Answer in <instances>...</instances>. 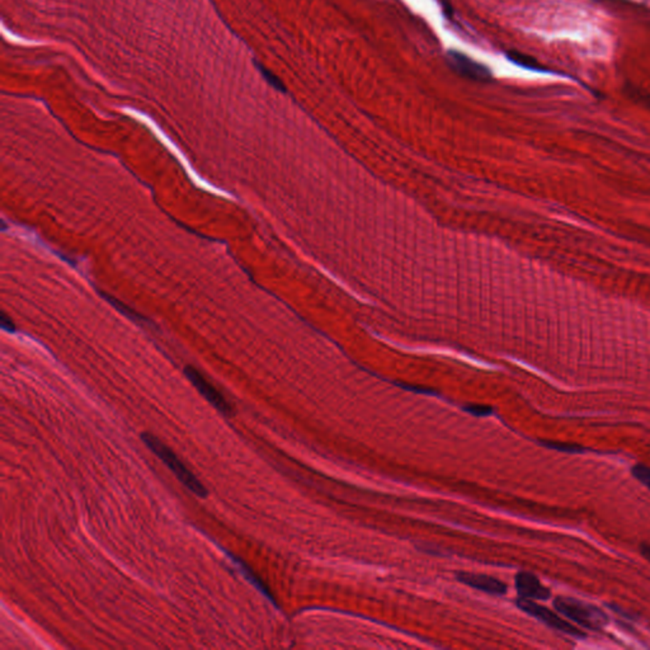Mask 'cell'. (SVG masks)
Wrapping results in <instances>:
<instances>
[{"instance_id": "cell-1", "label": "cell", "mask_w": 650, "mask_h": 650, "mask_svg": "<svg viewBox=\"0 0 650 650\" xmlns=\"http://www.w3.org/2000/svg\"><path fill=\"white\" fill-rule=\"evenodd\" d=\"M141 440L144 441L145 445L150 448L151 451L157 455L158 458L162 460L164 464L168 466L169 470L177 476V479L184 485V487L192 492L194 495L199 498H206L207 497V489L202 483L199 482L197 476L193 474L191 470L187 468V465L182 461L181 458L177 456L170 447L165 445L164 442L159 440L155 434H148L144 432L141 434Z\"/></svg>"}, {"instance_id": "cell-2", "label": "cell", "mask_w": 650, "mask_h": 650, "mask_svg": "<svg viewBox=\"0 0 650 650\" xmlns=\"http://www.w3.org/2000/svg\"><path fill=\"white\" fill-rule=\"evenodd\" d=\"M554 607L556 612L585 630L600 632L608 624L607 615L601 608L573 597H556Z\"/></svg>"}, {"instance_id": "cell-3", "label": "cell", "mask_w": 650, "mask_h": 650, "mask_svg": "<svg viewBox=\"0 0 650 650\" xmlns=\"http://www.w3.org/2000/svg\"><path fill=\"white\" fill-rule=\"evenodd\" d=\"M518 607L521 608L524 612L535 617L546 627L554 629L556 632H563L573 638L583 639L585 638V632L575 627L572 622L564 620L559 612L556 614L553 610H549L548 607L539 605V603L527 600V598H521L517 601Z\"/></svg>"}, {"instance_id": "cell-4", "label": "cell", "mask_w": 650, "mask_h": 650, "mask_svg": "<svg viewBox=\"0 0 650 650\" xmlns=\"http://www.w3.org/2000/svg\"><path fill=\"white\" fill-rule=\"evenodd\" d=\"M184 373L188 380L192 382V385L199 390V394L205 397L215 409L219 410L224 416L231 417L234 414V410L229 402L225 399L221 392L217 390L215 386L211 384L209 380L206 379L202 373H199L197 368L187 366L184 368Z\"/></svg>"}, {"instance_id": "cell-5", "label": "cell", "mask_w": 650, "mask_h": 650, "mask_svg": "<svg viewBox=\"0 0 650 650\" xmlns=\"http://www.w3.org/2000/svg\"><path fill=\"white\" fill-rule=\"evenodd\" d=\"M447 60H448L450 67L465 78L479 80V82H487L492 78V72L485 65L470 59L469 56H466L463 53L451 50L447 54Z\"/></svg>"}, {"instance_id": "cell-6", "label": "cell", "mask_w": 650, "mask_h": 650, "mask_svg": "<svg viewBox=\"0 0 650 650\" xmlns=\"http://www.w3.org/2000/svg\"><path fill=\"white\" fill-rule=\"evenodd\" d=\"M516 590L521 598L532 601H546L551 597L550 590L530 572L518 573L516 575Z\"/></svg>"}, {"instance_id": "cell-7", "label": "cell", "mask_w": 650, "mask_h": 650, "mask_svg": "<svg viewBox=\"0 0 650 650\" xmlns=\"http://www.w3.org/2000/svg\"><path fill=\"white\" fill-rule=\"evenodd\" d=\"M458 582L469 585L471 588L485 592L488 595L494 596H503L506 595L507 584L503 583L500 579L494 578L485 574H476V573L460 572L456 574Z\"/></svg>"}, {"instance_id": "cell-8", "label": "cell", "mask_w": 650, "mask_h": 650, "mask_svg": "<svg viewBox=\"0 0 650 650\" xmlns=\"http://www.w3.org/2000/svg\"><path fill=\"white\" fill-rule=\"evenodd\" d=\"M230 556H231V561L234 563L235 566H238V569L241 571V574L246 577L248 582L252 584V585H254V587H255L263 596L267 597L273 605L277 606L276 600H275V596L272 595L271 590H270V588L267 587V584L254 573L253 569H252L250 566H248L247 564H246L243 560L239 559V558H235L233 555H230Z\"/></svg>"}, {"instance_id": "cell-9", "label": "cell", "mask_w": 650, "mask_h": 650, "mask_svg": "<svg viewBox=\"0 0 650 650\" xmlns=\"http://www.w3.org/2000/svg\"><path fill=\"white\" fill-rule=\"evenodd\" d=\"M544 447L554 450V451L564 452V453H584L588 451V448L579 444H573V442H563V441H540Z\"/></svg>"}, {"instance_id": "cell-10", "label": "cell", "mask_w": 650, "mask_h": 650, "mask_svg": "<svg viewBox=\"0 0 650 650\" xmlns=\"http://www.w3.org/2000/svg\"><path fill=\"white\" fill-rule=\"evenodd\" d=\"M507 57H508L512 62H514V64L519 65V67H526V69H534V70L540 69V67L536 64V60L531 59V57L526 56V55L518 54V53L512 51V53L507 55Z\"/></svg>"}, {"instance_id": "cell-11", "label": "cell", "mask_w": 650, "mask_h": 650, "mask_svg": "<svg viewBox=\"0 0 650 650\" xmlns=\"http://www.w3.org/2000/svg\"><path fill=\"white\" fill-rule=\"evenodd\" d=\"M632 474L637 480L650 489V466L645 464L634 465Z\"/></svg>"}, {"instance_id": "cell-12", "label": "cell", "mask_w": 650, "mask_h": 650, "mask_svg": "<svg viewBox=\"0 0 650 650\" xmlns=\"http://www.w3.org/2000/svg\"><path fill=\"white\" fill-rule=\"evenodd\" d=\"M468 413L475 417H488L493 413V408L483 404H468L464 408Z\"/></svg>"}, {"instance_id": "cell-13", "label": "cell", "mask_w": 650, "mask_h": 650, "mask_svg": "<svg viewBox=\"0 0 650 650\" xmlns=\"http://www.w3.org/2000/svg\"><path fill=\"white\" fill-rule=\"evenodd\" d=\"M109 302H111L114 307H117V309L120 310L121 313L125 314L126 316L133 318V320H135V321H138L136 319H139V314L135 313L133 309L127 307L126 305H125L123 302H121L120 300H117V299L112 297V296H109Z\"/></svg>"}, {"instance_id": "cell-14", "label": "cell", "mask_w": 650, "mask_h": 650, "mask_svg": "<svg viewBox=\"0 0 650 650\" xmlns=\"http://www.w3.org/2000/svg\"><path fill=\"white\" fill-rule=\"evenodd\" d=\"M260 67V70H262V72H262V75L268 80V83H271V84L273 85L276 89H278V91L285 92V87H283L281 80H280L277 77H275L270 70H267L265 67Z\"/></svg>"}, {"instance_id": "cell-15", "label": "cell", "mask_w": 650, "mask_h": 650, "mask_svg": "<svg viewBox=\"0 0 650 650\" xmlns=\"http://www.w3.org/2000/svg\"><path fill=\"white\" fill-rule=\"evenodd\" d=\"M0 325H1L3 331H9V333L16 331V324L13 323V320L9 316H6V313L1 314V316H0Z\"/></svg>"}, {"instance_id": "cell-16", "label": "cell", "mask_w": 650, "mask_h": 650, "mask_svg": "<svg viewBox=\"0 0 650 650\" xmlns=\"http://www.w3.org/2000/svg\"><path fill=\"white\" fill-rule=\"evenodd\" d=\"M640 553L643 554L645 559L650 561V544H641L640 545Z\"/></svg>"}]
</instances>
